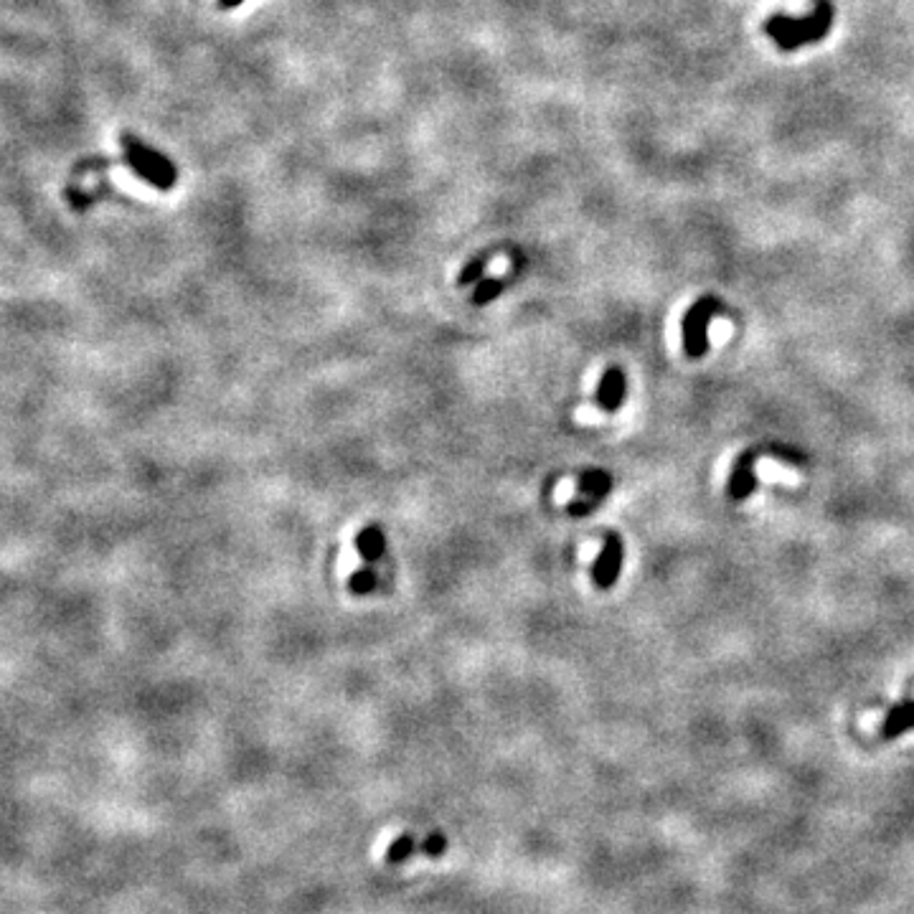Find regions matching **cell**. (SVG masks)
<instances>
[{"instance_id": "4", "label": "cell", "mask_w": 914, "mask_h": 914, "mask_svg": "<svg viewBox=\"0 0 914 914\" xmlns=\"http://www.w3.org/2000/svg\"><path fill=\"white\" fill-rule=\"evenodd\" d=\"M612 491V475L607 470H587L577 480V498L567 503V513L574 518L590 516Z\"/></svg>"}, {"instance_id": "10", "label": "cell", "mask_w": 914, "mask_h": 914, "mask_svg": "<svg viewBox=\"0 0 914 914\" xmlns=\"http://www.w3.org/2000/svg\"><path fill=\"white\" fill-rule=\"evenodd\" d=\"M907 729H914V701H902V704H897L889 711L884 724H881V737L894 739L907 732Z\"/></svg>"}, {"instance_id": "5", "label": "cell", "mask_w": 914, "mask_h": 914, "mask_svg": "<svg viewBox=\"0 0 914 914\" xmlns=\"http://www.w3.org/2000/svg\"><path fill=\"white\" fill-rule=\"evenodd\" d=\"M623 539L610 531L605 534V544H602L600 557L595 559L592 564V582L600 587V590H610L615 587V582L620 579V569H623Z\"/></svg>"}, {"instance_id": "13", "label": "cell", "mask_w": 914, "mask_h": 914, "mask_svg": "<svg viewBox=\"0 0 914 914\" xmlns=\"http://www.w3.org/2000/svg\"><path fill=\"white\" fill-rule=\"evenodd\" d=\"M376 584H379V577H376V572L369 564L358 569V572H353L351 579H348V587H351L353 595H371L376 590Z\"/></svg>"}, {"instance_id": "6", "label": "cell", "mask_w": 914, "mask_h": 914, "mask_svg": "<svg viewBox=\"0 0 914 914\" xmlns=\"http://www.w3.org/2000/svg\"><path fill=\"white\" fill-rule=\"evenodd\" d=\"M445 848H447V838L442 836V833H432V836H427L424 841H417L412 833H404V836H399L397 841L386 848L384 861L386 864H404V861H409L412 856H417V854L440 856Z\"/></svg>"}, {"instance_id": "7", "label": "cell", "mask_w": 914, "mask_h": 914, "mask_svg": "<svg viewBox=\"0 0 914 914\" xmlns=\"http://www.w3.org/2000/svg\"><path fill=\"white\" fill-rule=\"evenodd\" d=\"M757 455H760V450H747L737 457V463H734L732 475H729V483H727V496L732 498V501H744V498H749L752 496V491H755Z\"/></svg>"}, {"instance_id": "2", "label": "cell", "mask_w": 914, "mask_h": 914, "mask_svg": "<svg viewBox=\"0 0 914 914\" xmlns=\"http://www.w3.org/2000/svg\"><path fill=\"white\" fill-rule=\"evenodd\" d=\"M122 148H125L130 168H133L140 178H145L150 186L160 188V191H171V188L176 186L178 171L166 155L153 150L150 145H145L143 140L133 138V135H122Z\"/></svg>"}, {"instance_id": "12", "label": "cell", "mask_w": 914, "mask_h": 914, "mask_svg": "<svg viewBox=\"0 0 914 914\" xmlns=\"http://www.w3.org/2000/svg\"><path fill=\"white\" fill-rule=\"evenodd\" d=\"M491 257H493V252L485 249V252H480L478 257L470 259L468 265L460 270V275H457V285L468 287V285H475V282L483 280V272H485V267H488V262H491Z\"/></svg>"}, {"instance_id": "1", "label": "cell", "mask_w": 914, "mask_h": 914, "mask_svg": "<svg viewBox=\"0 0 914 914\" xmlns=\"http://www.w3.org/2000/svg\"><path fill=\"white\" fill-rule=\"evenodd\" d=\"M833 26V6L828 0H815L813 11L803 18L790 16H770L765 21V34L780 46L782 51H795L800 46L815 44L831 31Z\"/></svg>"}, {"instance_id": "9", "label": "cell", "mask_w": 914, "mask_h": 914, "mask_svg": "<svg viewBox=\"0 0 914 914\" xmlns=\"http://www.w3.org/2000/svg\"><path fill=\"white\" fill-rule=\"evenodd\" d=\"M356 551L358 557L364 559L366 564H374L384 557L386 551V534L379 524H369L358 531L356 536Z\"/></svg>"}, {"instance_id": "14", "label": "cell", "mask_w": 914, "mask_h": 914, "mask_svg": "<svg viewBox=\"0 0 914 914\" xmlns=\"http://www.w3.org/2000/svg\"><path fill=\"white\" fill-rule=\"evenodd\" d=\"M244 0H219V8H224V11H232V8H237V6H242Z\"/></svg>"}, {"instance_id": "11", "label": "cell", "mask_w": 914, "mask_h": 914, "mask_svg": "<svg viewBox=\"0 0 914 914\" xmlns=\"http://www.w3.org/2000/svg\"><path fill=\"white\" fill-rule=\"evenodd\" d=\"M508 285H511V275L483 277V280H480L478 285H475V290H473V305L493 303V300H496Z\"/></svg>"}, {"instance_id": "3", "label": "cell", "mask_w": 914, "mask_h": 914, "mask_svg": "<svg viewBox=\"0 0 914 914\" xmlns=\"http://www.w3.org/2000/svg\"><path fill=\"white\" fill-rule=\"evenodd\" d=\"M716 313H722V300L704 295L696 300L681 323V338H683V351L689 358H701L709 351V323Z\"/></svg>"}, {"instance_id": "8", "label": "cell", "mask_w": 914, "mask_h": 914, "mask_svg": "<svg viewBox=\"0 0 914 914\" xmlns=\"http://www.w3.org/2000/svg\"><path fill=\"white\" fill-rule=\"evenodd\" d=\"M625 391H628V379H625L623 369L610 366V369L602 374L600 384H597V394H595L597 407L607 414H615L617 409L623 407Z\"/></svg>"}]
</instances>
